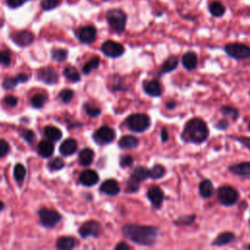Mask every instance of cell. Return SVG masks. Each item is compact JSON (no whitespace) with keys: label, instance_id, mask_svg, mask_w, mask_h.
I'll use <instances>...</instances> for the list:
<instances>
[{"label":"cell","instance_id":"cell-36","mask_svg":"<svg viewBox=\"0 0 250 250\" xmlns=\"http://www.w3.org/2000/svg\"><path fill=\"white\" fill-rule=\"evenodd\" d=\"M62 0H40V8L45 11H52L61 5Z\"/></svg>","mask_w":250,"mask_h":250},{"label":"cell","instance_id":"cell-26","mask_svg":"<svg viewBox=\"0 0 250 250\" xmlns=\"http://www.w3.org/2000/svg\"><path fill=\"white\" fill-rule=\"evenodd\" d=\"M118 146H119L121 148H125V149L134 148V147H137V146H139V139L136 138V137H134V136L127 135V136L122 137V138L119 140Z\"/></svg>","mask_w":250,"mask_h":250},{"label":"cell","instance_id":"cell-4","mask_svg":"<svg viewBox=\"0 0 250 250\" xmlns=\"http://www.w3.org/2000/svg\"><path fill=\"white\" fill-rule=\"evenodd\" d=\"M225 53L236 61H243L250 58V46L241 42H230L224 46Z\"/></svg>","mask_w":250,"mask_h":250},{"label":"cell","instance_id":"cell-52","mask_svg":"<svg viewBox=\"0 0 250 250\" xmlns=\"http://www.w3.org/2000/svg\"><path fill=\"white\" fill-rule=\"evenodd\" d=\"M4 103L9 106H15L18 104V99L15 96H7L4 99Z\"/></svg>","mask_w":250,"mask_h":250},{"label":"cell","instance_id":"cell-29","mask_svg":"<svg viewBox=\"0 0 250 250\" xmlns=\"http://www.w3.org/2000/svg\"><path fill=\"white\" fill-rule=\"evenodd\" d=\"M94 152L91 148H84L79 152V163L83 166H88L93 162Z\"/></svg>","mask_w":250,"mask_h":250},{"label":"cell","instance_id":"cell-20","mask_svg":"<svg viewBox=\"0 0 250 250\" xmlns=\"http://www.w3.org/2000/svg\"><path fill=\"white\" fill-rule=\"evenodd\" d=\"M80 183L86 187H92L99 181V176L94 170H85L79 177Z\"/></svg>","mask_w":250,"mask_h":250},{"label":"cell","instance_id":"cell-24","mask_svg":"<svg viewBox=\"0 0 250 250\" xmlns=\"http://www.w3.org/2000/svg\"><path fill=\"white\" fill-rule=\"evenodd\" d=\"M77 149V143L74 139H66L60 146V151L62 155H70Z\"/></svg>","mask_w":250,"mask_h":250},{"label":"cell","instance_id":"cell-31","mask_svg":"<svg viewBox=\"0 0 250 250\" xmlns=\"http://www.w3.org/2000/svg\"><path fill=\"white\" fill-rule=\"evenodd\" d=\"M44 135L49 141H59L62 138V132L60 129L54 126H47L44 129Z\"/></svg>","mask_w":250,"mask_h":250},{"label":"cell","instance_id":"cell-32","mask_svg":"<svg viewBox=\"0 0 250 250\" xmlns=\"http://www.w3.org/2000/svg\"><path fill=\"white\" fill-rule=\"evenodd\" d=\"M132 176L136 178L138 181L142 182L149 178V169H147L145 166H138L137 168H135Z\"/></svg>","mask_w":250,"mask_h":250},{"label":"cell","instance_id":"cell-25","mask_svg":"<svg viewBox=\"0 0 250 250\" xmlns=\"http://www.w3.org/2000/svg\"><path fill=\"white\" fill-rule=\"evenodd\" d=\"M27 80H28V76L26 74H19L13 78L12 77L5 78L2 85H3V88L10 90V89L15 88L19 82H25Z\"/></svg>","mask_w":250,"mask_h":250},{"label":"cell","instance_id":"cell-38","mask_svg":"<svg viewBox=\"0 0 250 250\" xmlns=\"http://www.w3.org/2000/svg\"><path fill=\"white\" fill-rule=\"evenodd\" d=\"M99 65H100V58L99 57H94L84 64V66L82 68L83 73L87 74V73L91 72L93 69L97 68Z\"/></svg>","mask_w":250,"mask_h":250},{"label":"cell","instance_id":"cell-35","mask_svg":"<svg viewBox=\"0 0 250 250\" xmlns=\"http://www.w3.org/2000/svg\"><path fill=\"white\" fill-rule=\"evenodd\" d=\"M63 75L71 82H77L80 80V74L73 66H67L63 70Z\"/></svg>","mask_w":250,"mask_h":250},{"label":"cell","instance_id":"cell-23","mask_svg":"<svg viewBox=\"0 0 250 250\" xmlns=\"http://www.w3.org/2000/svg\"><path fill=\"white\" fill-rule=\"evenodd\" d=\"M179 65V58L177 56L171 55L169 56L162 63L161 65V73H169L173 70H175Z\"/></svg>","mask_w":250,"mask_h":250},{"label":"cell","instance_id":"cell-48","mask_svg":"<svg viewBox=\"0 0 250 250\" xmlns=\"http://www.w3.org/2000/svg\"><path fill=\"white\" fill-rule=\"evenodd\" d=\"M21 137H22L26 142H28V143H31V142L34 140V138H35L34 133H33L31 130H27V129L22 130L21 133Z\"/></svg>","mask_w":250,"mask_h":250},{"label":"cell","instance_id":"cell-59","mask_svg":"<svg viewBox=\"0 0 250 250\" xmlns=\"http://www.w3.org/2000/svg\"><path fill=\"white\" fill-rule=\"evenodd\" d=\"M248 225H249V227H250V220L248 221Z\"/></svg>","mask_w":250,"mask_h":250},{"label":"cell","instance_id":"cell-27","mask_svg":"<svg viewBox=\"0 0 250 250\" xmlns=\"http://www.w3.org/2000/svg\"><path fill=\"white\" fill-rule=\"evenodd\" d=\"M76 245V240L75 238L71 237V236H62L60 237L57 240L56 246L57 248L61 249V250H68V249H72L74 246Z\"/></svg>","mask_w":250,"mask_h":250},{"label":"cell","instance_id":"cell-39","mask_svg":"<svg viewBox=\"0 0 250 250\" xmlns=\"http://www.w3.org/2000/svg\"><path fill=\"white\" fill-rule=\"evenodd\" d=\"M46 95L44 94H36L35 96L32 97L31 99V104L32 106H34L35 108H40L43 106V104H45L46 102Z\"/></svg>","mask_w":250,"mask_h":250},{"label":"cell","instance_id":"cell-42","mask_svg":"<svg viewBox=\"0 0 250 250\" xmlns=\"http://www.w3.org/2000/svg\"><path fill=\"white\" fill-rule=\"evenodd\" d=\"M64 166V162L62 158L60 157H56V158H53L49 164H48V167L50 170L52 171H56V170H60L62 169V167Z\"/></svg>","mask_w":250,"mask_h":250},{"label":"cell","instance_id":"cell-43","mask_svg":"<svg viewBox=\"0 0 250 250\" xmlns=\"http://www.w3.org/2000/svg\"><path fill=\"white\" fill-rule=\"evenodd\" d=\"M84 108H85L86 113L89 116H91V117H96V116H98L101 113V109L99 107L94 106V105H92L90 104H86L84 105Z\"/></svg>","mask_w":250,"mask_h":250},{"label":"cell","instance_id":"cell-5","mask_svg":"<svg viewBox=\"0 0 250 250\" xmlns=\"http://www.w3.org/2000/svg\"><path fill=\"white\" fill-rule=\"evenodd\" d=\"M217 198L222 205L229 207L238 201L239 193L235 188L229 185H224L217 189Z\"/></svg>","mask_w":250,"mask_h":250},{"label":"cell","instance_id":"cell-22","mask_svg":"<svg viewBox=\"0 0 250 250\" xmlns=\"http://www.w3.org/2000/svg\"><path fill=\"white\" fill-rule=\"evenodd\" d=\"M198 192H199V195L202 198L211 197V195L214 193L213 183L208 179H205V180L201 181L199 186H198Z\"/></svg>","mask_w":250,"mask_h":250},{"label":"cell","instance_id":"cell-10","mask_svg":"<svg viewBox=\"0 0 250 250\" xmlns=\"http://www.w3.org/2000/svg\"><path fill=\"white\" fill-rule=\"evenodd\" d=\"M11 39L20 47H26L34 41V34L26 29L16 31L11 34Z\"/></svg>","mask_w":250,"mask_h":250},{"label":"cell","instance_id":"cell-19","mask_svg":"<svg viewBox=\"0 0 250 250\" xmlns=\"http://www.w3.org/2000/svg\"><path fill=\"white\" fill-rule=\"evenodd\" d=\"M235 239V234L232 231H223L219 233L215 239L212 241V246H225L227 244H229L231 241Z\"/></svg>","mask_w":250,"mask_h":250},{"label":"cell","instance_id":"cell-15","mask_svg":"<svg viewBox=\"0 0 250 250\" xmlns=\"http://www.w3.org/2000/svg\"><path fill=\"white\" fill-rule=\"evenodd\" d=\"M229 171L239 177H250V161H242L229 166Z\"/></svg>","mask_w":250,"mask_h":250},{"label":"cell","instance_id":"cell-50","mask_svg":"<svg viewBox=\"0 0 250 250\" xmlns=\"http://www.w3.org/2000/svg\"><path fill=\"white\" fill-rule=\"evenodd\" d=\"M132 163H133V158L131 155H124L120 159V166H122V167L130 166Z\"/></svg>","mask_w":250,"mask_h":250},{"label":"cell","instance_id":"cell-44","mask_svg":"<svg viewBox=\"0 0 250 250\" xmlns=\"http://www.w3.org/2000/svg\"><path fill=\"white\" fill-rule=\"evenodd\" d=\"M73 91L72 90H69V89H65V90H62L60 94H59V97L60 99L63 102V103H68L72 100L73 98Z\"/></svg>","mask_w":250,"mask_h":250},{"label":"cell","instance_id":"cell-41","mask_svg":"<svg viewBox=\"0 0 250 250\" xmlns=\"http://www.w3.org/2000/svg\"><path fill=\"white\" fill-rule=\"evenodd\" d=\"M140 181H138L136 178H134L133 176H131L127 182V186H126V191L127 192H135L139 189L140 187Z\"/></svg>","mask_w":250,"mask_h":250},{"label":"cell","instance_id":"cell-37","mask_svg":"<svg viewBox=\"0 0 250 250\" xmlns=\"http://www.w3.org/2000/svg\"><path fill=\"white\" fill-rule=\"evenodd\" d=\"M26 175V169L25 167L21 164V163H18L16 166H15V169H14V177L16 179V181L18 183H21L23 180H24V177Z\"/></svg>","mask_w":250,"mask_h":250},{"label":"cell","instance_id":"cell-12","mask_svg":"<svg viewBox=\"0 0 250 250\" xmlns=\"http://www.w3.org/2000/svg\"><path fill=\"white\" fill-rule=\"evenodd\" d=\"M115 138L114 131L108 126H103L94 134V139L100 144H108Z\"/></svg>","mask_w":250,"mask_h":250},{"label":"cell","instance_id":"cell-13","mask_svg":"<svg viewBox=\"0 0 250 250\" xmlns=\"http://www.w3.org/2000/svg\"><path fill=\"white\" fill-rule=\"evenodd\" d=\"M101 232V227L100 224L96 221H88L84 223L80 229H79V234L81 237H87V236H98Z\"/></svg>","mask_w":250,"mask_h":250},{"label":"cell","instance_id":"cell-57","mask_svg":"<svg viewBox=\"0 0 250 250\" xmlns=\"http://www.w3.org/2000/svg\"><path fill=\"white\" fill-rule=\"evenodd\" d=\"M245 248H246V249H248V250H250V244L246 245V246H245Z\"/></svg>","mask_w":250,"mask_h":250},{"label":"cell","instance_id":"cell-55","mask_svg":"<svg viewBox=\"0 0 250 250\" xmlns=\"http://www.w3.org/2000/svg\"><path fill=\"white\" fill-rule=\"evenodd\" d=\"M165 105H166V107H167L168 109H174V108L177 106V104H176L175 101H169V102L166 103Z\"/></svg>","mask_w":250,"mask_h":250},{"label":"cell","instance_id":"cell-16","mask_svg":"<svg viewBox=\"0 0 250 250\" xmlns=\"http://www.w3.org/2000/svg\"><path fill=\"white\" fill-rule=\"evenodd\" d=\"M182 64L188 71L196 68L198 64V58L196 53L192 51L186 52L182 57Z\"/></svg>","mask_w":250,"mask_h":250},{"label":"cell","instance_id":"cell-54","mask_svg":"<svg viewBox=\"0 0 250 250\" xmlns=\"http://www.w3.org/2000/svg\"><path fill=\"white\" fill-rule=\"evenodd\" d=\"M115 249L116 250H129L130 246L125 242H120L115 246Z\"/></svg>","mask_w":250,"mask_h":250},{"label":"cell","instance_id":"cell-9","mask_svg":"<svg viewBox=\"0 0 250 250\" xmlns=\"http://www.w3.org/2000/svg\"><path fill=\"white\" fill-rule=\"evenodd\" d=\"M101 50L105 56L110 57V58H118L125 51L122 44L112 41V40L104 41L101 46Z\"/></svg>","mask_w":250,"mask_h":250},{"label":"cell","instance_id":"cell-40","mask_svg":"<svg viewBox=\"0 0 250 250\" xmlns=\"http://www.w3.org/2000/svg\"><path fill=\"white\" fill-rule=\"evenodd\" d=\"M52 58L57 62H63L67 58V51L65 49H53Z\"/></svg>","mask_w":250,"mask_h":250},{"label":"cell","instance_id":"cell-30","mask_svg":"<svg viewBox=\"0 0 250 250\" xmlns=\"http://www.w3.org/2000/svg\"><path fill=\"white\" fill-rule=\"evenodd\" d=\"M220 111L226 118H230L233 121H235L239 116L238 109L231 105H223L221 106Z\"/></svg>","mask_w":250,"mask_h":250},{"label":"cell","instance_id":"cell-53","mask_svg":"<svg viewBox=\"0 0 250 250\" xmlns=\"http://www.w3.org/2000/svg\"><path fill=\"white\" fill-rule=\"evenodd\" d=\"M160 137H161V141L162 142H167L169 140V134L166 128H162L161 129V133H160Z\"/></svg>","mask_w":250,"mask_h":250},{"label":"cell","instance_id":"cell-8","mask_svg":"<svg viewBox=\"0 0 250 250\" xmlns=\"http://www.w3.org/2000/svg\"><path fill=\"white\" fill-rule=\"evenodd\" d=\"M76 37L83 44H91L97 38V29L94 25H84L80 26L75 31Z\"/></svg>","mask_w":250,"mask_h":250},{"label":"cell","instance_id":"cell-14","mask_svg":"<svg viewBox=\"0 0 250 250\" xmlns=\"http://www.w3.org/2000/svg\"><path fill=\"white\" fill-rule=\"evenodd\" d=\"M207 10H208L209 14L213 18H216V19H220V18L224 17L227 13L226 6L223 4V2H221L219 0H212V1L208 2Z\"/></svg>","mask_w":250,"mask_h":250},{"label":"cell","instance_id":"cell-18","mask_svg":"<svg viewBox=\"0 0 250 250\" xmlns=\"http://www.w3.org/2000/svg\"><path fill=\"white\" fill-rule=\"evenodd\" d=\"M144 90L150 97H160L162 94L161 84L156 79L146 81L144 83Z\"/></svg>","mask_w":250,"mask_h":250},{"label":"cell","instance_id":"cell-1","mask_svg":"<svg viewBox=\"0 0 250 250\" xmlns=\"http://www.w3.org/2000/svg\"><path fill=\"white\" fill-rule=\"evenodd\" d=\"M124 235L136 244L143 246H150L154 243L159 229L152 226H142L129 224L122 229Z\"/></svg>","mask_w":250,"mask_h":250},{"label":"cell","instance_id":"cell-33","mask_svg":"<svg viewBox=\"0 0 250 250\" xmlns=\"http://www.w3.org/2000/svg\"><path fill=\"white\" fill-rule=\"evenodd\" d=\"M196 220V215L195 214H190V215H183L180 216L175 222V225L178 226H184V227H188L192 225Z\"/></svg>","mask_w":250,"mask_h":250},{"label":"cell","instance_id":"cell-51","mask_svg":"<svg viewBox=\"0 0 250 250\" xmlns=\"http://www.w3.org/2000/svg\"><path fill=\"white\" fill-rule=\"evenodd\" d=\"M234 139H235L236 141H238L239 143H241L245 147H247L248 149H250V137L241 136V137H235Z\"/></svg>","mask_w":250,"mask_h":250},{"label":"cell","instance_id":"cell-46","mask_svg":"<svg viewBox=\"0 0 250 250\" xmlns=\"http://www.w3.org/2000/svg\"><path fill=\"white\" fill-rule=\"evenodd\" d=\"M6 5L10 9H18L20 7H22L25 3H27L30 0H5Z\"/></svg>","mask_w":250,"mask_h":250},{"label":"cell","instance_id":"cell-28","mask_svg":"<svg viewBox=\"0 0 250 250\" xmlns=\"http://www.w3.org/2000/svg\"><path fill=\"white\" fill-rule=\"evenodd\" d=\"M54 152V145L50 141H41L38 145V153L42 157H49Z\"/></svg>","mask_w":250,"mask_h":250},{"label":"cell","instance_id":"cell-2","mask_svg":"<svg viewBox=\"0 0 250 250\" xmlns=\"http://www.w3.org/2000/svg\"><path fill=\"white\" fill-rule=\"evenodd\" d=\"M208 137V126L206 122L199 117H192L188 120L181 135V138L185 143H191L195 145L203 144Z\"/></svg>","mask_w":250,"mask_h":250},{"label":"cell","instance_id":"cell-3","mask_svg":"<svg viewBox=\"0 0 250 250\" xmlns=\"http://www.w3.org/2000/svg\"><path fill=\"white\" fill-rule=\"evenodd\" d=\"M105 21L114 32L122 33L126 27L127 14L120 8H112L106 11Z\"/></svg>","mask_w":250,"mask_h":250},{"label":"cell","instance_id":"cell-34","mask_svg":"<svg viewBox=\"0 0 250 250\" xmlns=\"http://www.w3.org/2000/svg\"><path fill=\"white\" fill-rule=\"evenodd\" d=\"M166 173V169L161 164H155L151 169H149V178L157 180L162 178Z\"/></svg>","mask_w":250,"mask_h":250},{"label":"cell","instance_id":"cell-11","mask_svg":"<svg viewBox=\"0 0 250 250\" xmlns=\"http://www.w3.org/2000/svg\"><path fill=\"white\" fill-rule=\"evenodd\" d=\"M146 196L153 207L160 208L164 200V192L158 186H151L146 192Z\"/></svg>","mask_w":250,"mask_h":250},{"label":"cell","instance_id":"cell-21","mask_svg":"<svg viewBox=\"0 0 250 250\" xmlns=\"http://www.w3.org/2000/svg\"><path fill=\"white\" fill-rule=\"evenodd\" d=\"M100 189L102 192H104L107 195H110V196L116 195L120 190L118 183L113 179H109V180H106L105 182H104L102 184Z\"/></svg>","mask_w":250,"mask_h":250},{"label":"cell","instance_id":"cell-58","mask_svg":"<svg viewBox=\"0 0 250 250\" xmlns=\"http://www.w3.org/2000/svg\"><path fill=\"white\" fill-rule=\"evenodd\" d=\"M248 130L250 131V122H249V124H248Z\"/></svg>","mask_w":250,"mask_h":250},{"label":"cell","instance_id":"cell-47","mask_svg":"<svg viewBox=\"0 0 250 250\" xmlns=\"http://www.w3.org/2000/svg\"><path fill=\"white\" fill-rule=\"evenodd\" d=\"M9 150H10L9 144L5 140L0 139V158L5 156L9 152Z\"/></svg>","mask_w":250,"mask_h":250},{"label":"cell","instance_id":"cell-6","mask_svg":"<svg viewBox=\"0 0 250 250\" xmlns=\"http://www.w3.org/2000/svg\"><path fill=\"white\" fill-rule=\"evenodd\" d=\"M126 124L133 132L141 133L147 130L150 126V118L144 113L131 114L126 118Z\"/></svg>","mask_w":250,"mask_h":250},{"label":"cell","instance_id":"cell-17","mask_svg":"<svg viewBox=\"0 0 250 250\" xmlns=\"http://www.w3.org/2000/svg\"><path fill=\"white\" fill-rule=\"evenodd\" d=\"M38 78L40 80L44 81L45 83L55 84L59 79V75L55 69H53L51 67H44V68L39 69Z\"/></svg>","mask_w":250,"mask_h":250},{"label":"cell","instance_id":"cell-45","mask_svg":"<svg viewBox=\"0 0 250 250\" xmlns=\"http://www.w3.org/2000/svg\"><path fill=\"white\" fill-rule=\"evenodd\" d=\"M0 63L4 65H9L11 63V53L8 50L0 51Z\"/></svg>","mask_w":250,"mask_h":250},{"label":"cell","instance_id":"cell-49","mask_svg":"<svg viewBox=\"0 0 250 250\" xmlns=\"http://www.w3.org/2000/svg\"><path fill=\"white\" fill-rule=\"evenodd\" d=\"M229 121H228L227 118H222V119H220V120L216 123V125H215V127H216L217 129L222 130V131L227 130V129L229 128Z\"/></svg>","mask_w":250,"mask_h":250},{"label":"cell","instance_id":"cell-56","mask_svg":"<svg viewBox=\"0 0 250 250\" xmlns=\"http://www.w3.org/2000/svg\"><path fill=\"white\" fill-rule=\"evenodd\" d=\"M3 207H4V204L2 203V201H0V211L2 210V208H3Z\"/></svg>","mask_w":250,"mask_h":250},{"label":"cell","instance_id":"cell-7","mask_svg":"<svg viewBox=\"0 0 250 250\" xmlns=\"http://www.w3.org/2000/svg\"><path fill=\"white\" fill-rule=\"evenodd\" d=\"M39 218L43 226L47 228H52L61 221L62 216L55 210L48 209V208H41L39 210Z\"/></svg>","mask_w":250,"mask_h":250}]
</instances>
